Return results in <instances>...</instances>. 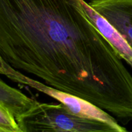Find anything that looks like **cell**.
Returning <instances> with one entry per match:
<instances>
[{
  "instance_id": "1",
  "label": "cell",
  "mask_w": 132,
  "mask_h": 132,
  "mask_svg": "<svg viewBox=\"0 0 132 132\" xmlns=\"http://www.w3.org/2000/svg\"><path fill=\"white\" fill-rule=\"evenodd\" d=\"M0 55L124 125L132 119V76L82 0H0Z\"/></svg>"
},
{
  "instance_id": "2",
  "label": "cell",
  "mask_w": 132,
  "mask_h": 132,
  "mask_svg": "<svg viewBox=\"0 0 132 132\" xmlns=\"http://www.w3.org/2000/svg\"><path fill=\"white\" fill-rule=\"evenodd\" d=\"M17 122L21 132H117L104 121L74 114L62 103L37 102Z\"/></svg>"
},
{
  "instance_id": "3",
  "label": "cell",
  "mask_w": 132,
  "mask_h": 132,
  "mask_svg": "<svg viewBox=\"0 0 132 132\" xmlns=\"http://www.w3.org/2000/svg\"><path fill=\"white\" fill-rule=\"evenodd\" d=\"M11 80L21 85H27L56 99L66 106L74 114L82 117L104 121L114 127L117 132L127 131L125 127L118 123L117 120L112 115L85 99L57 90L42 82L36 81L24 76L18 70L15 71Z\"/></svg>"
},
{
  "instance_id": "4",
  "label": "cell",
  "mask_w": 132,
  "mask_h": 132,
  "mask_svg": "<svg viewBox=\"0 0 132 132\" xmlns=\"http://www.w3.org/2000/svg\"><path fill=\"white\" fill-rule=\"evenodd\" d=\"M88 4L132 48V0H90Z\"/></svg>"
},
{
  "instance_id": "5",
  "label": "cell",
  "mask_w": 132,
  "mask_h": 132,
  "mask_svg": "<svg viewBox=\"0 0 132 132\" xmlns=\"http://www.w3.org/2000/svg\"><path fill=\"white\" fill-rule=\"evenodd\" d=\"M82 3L88 15L94 21L97 28L116 48L122 59L126 61L132 68V48L114 28L89 6L88 3L82 0Z\"/></svg>"
},
{
  "instance_id": "6",
  "label": "cell",
  "mask_w": 132,
  "mask_h": 132,
  "mask_svg": "<svg viewBox=\"0 0 132 132\" xmlns=\"http://www.w3.org/2000/svg\"><path fill=\"white\" fill-rule=\"evenodd\" d=\"M37 103L36 101L0 79V104L10 111L16 121Z\"/></svg>"
},
{
  "instance_id": "7",
  "label": "cell",
  "mask_w": 132,
  "mask_h": 132,
  "mask_svg": "<svg viewBox=\"0 0 132 132\" xmlns=\"http://www.w3.org/2000/svg\"><path fill=\"white\" fill-rule=\"evenodd\" d=\"M0 130L1 132H21L15 117L10 111L0 104Z\"/></svg>"
},
{
  "instance_id": "8",
  "label": "cell",
  "mask_w": 132,
  "mask_h": 132,
  "mask_svg": "<svg viewBox=\"0 0 132 132\" xmlns=\"http://www.w3.org/2000/svg\"><path fill=\"white\" fill-rule=\"evenodd\" d=\"M1 61H2V57H1V55H0V63H1Z\"/></svg>"
},
{
  "instance_id": "9",
  "label": "cell",
  "mask_w": 132,
  "mask_h": 132,
  "mask_svg": "<svg viewBox=\"0 0 132 132\" xmlns=\"http://www.w3.org/2000/svg\"><path fill=\"white\" fill-rule=\"evenodd\" d=\"M0 132H1V130H0Z\"/></svg>"
}]
</instances>
